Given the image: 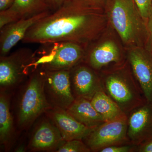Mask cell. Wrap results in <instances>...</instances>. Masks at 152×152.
<instances>
[{"mask_svg": "<svg viewBox=\"0 0 152 152\" xmlns=\"http://www.w3.org/2000/svg\"><path fill=\"white\" fill-rule=\"evenodd\" d=\"M103 90L127 115L147 102L134 76L121 72L106 75L101 80Z\"/></svg>", "mask_w": 152, "mask_h": 152, "instance_id": "obj_3", "label": "cell"}, {"mask_svg": "<svg viewBox=\"0 0 152 152\" xmlns=\"http://www.w3.org/2000/svg\"><path fill=\"white\" fill-rule=\"evenodd\" d=\"M44 70L38 68L21 89L16 109V124L19 130H27L43 114L53 107L44 89Z\"/></svg>", "mask_w": 152, "mask_h": 152, "instance_id": "obj_2", "label": "cell"}, {"mask_svg": "<svg viewBox=\"0 0 152 152\" xmlns=\"http://www.w3.org/2000/svg\"><path fill=\"white\" fill-rule=\"evenodd\" d=\"M94 7L83 0H66L29 29L22 42L48 44L79 42L92 37Z\"/></svg>", "mask_w": 152, "mask_h": 152, "instance_id": "obj_1", "label": "cell"}, {"mask_svg": "<svg viewBox=\"0 0 152 152\" xmlns=\"http://www.w3.org/2000/svg\"><path fill=\"white\" fill-rule=\"evenodd\" d=\"M89 148L83 140H74L66 141L56 152H90Z\"/></svg>", "mask_w": 152, "mask_h": 152, "instance_id": "obj_20", "label": "cell"}, {"mask_svg": "<svg viewBox=\"0 0 152 152\" xmlns=\"http://www.w3.org/2000/svg\"><path fill=\"white\" fill-rule=\"evenodd\" d=\"M83 1H85L90 5L94 7L102 4L105 1V0H83Z\"/></svg>", "mask_w": 152, "mask_h": 152, "instance_id": "obj_26", "label": "cell"}, {"mask_svg": "<svg viewBox=\"0 0 152 152\" xmlns=\"http://www.w3.org/2000/svg\"><path fill=\"white\" fill-rule=\"evenodd\" d=\"M65 142L58 129L46 115L36 125L28 144L27 151L56 152Z\"/></svg>", "mask_w": 152, "mask_h": 152, "instance_id": "obj_9", "label": "cell"}, {"mask_svg": "<svg viewBox=\"0 0 152 152\" xmlns=\"http://www.w3.org/2000/svg\"><path fill=\"white\" fill-rule=\"evenodd\" d=\"M50 10L42 12L29 18L20 19L6 25L0 32V55L4 56L20 41H22L31 27L50 13Z\"/></svg>", "mask_w": 152, "mask_h": 152, "instance_id": "obj_13", "label": "cell"}, {"mask_svg": "<svg viewBox=\"0 0 152 152\" xmlns=\"http://www.w3.org/2000/svg\"><path fill=\"white\" fill-rule=\"evenodd\" d=\"M127 136L135 145L152 138V103L146 102L128 115Z\"/></svg>", "mask_w": 152, "mask_h": 152, "instance_id": "obj_11", "label": "cell"}, {"mask_svg": "<svg viewBox=\"0 0 152 152\" xmlns=\"http://www.w3.org/2000/svg\"><path fill=\"white\" fill-rule=\"evenodd\" d=\"M27 151V146L24 145H20L18 146L15 149V151L17 152H24Z\"/></svg>", "mask_w": 152, "mask_h": 152, "instance_id": "obj_28", "label": "cell"}, {"mask_svg": "<svg viewBox=\"0 0 152 152\" xmlns=\"http://www.w3.org/2000/svg\"><path fill=\"white\" fill-rule=\"evenodd\" d=\"M50 9L56 10L66 0H45Z\"/></svg>", "mask_w": 152, "mask_h": 152, "instance_id": "obj_24", "label": "cell"}, {"mask_svg": "<svg viewBox=\"0 0 152 152\" xmlns=\"http://www.w3.org/2000/svg\"><path fill=\"white\" fill-rule=\"evenodd\" d=\"M50 10L45 0H15L10 8L1 12L5 20L12 23Z\"/></svg>", "mask_w": 152, "mask_h": 152, "instance_id": "obj_16", "label": "cell"}, {"mask_svg": "<svg viewBox=\"0 0 152 152\" xmlns=\"http://www.w3.org/2000/svg\"><path fill=\"white\" fill-rule=\"evenodd\" d=\"M133 74L141 89L147 102L152 103V58L139 49L130 52L129 56Z\"/></svg>", "mask_w": 152, "mask_h": 152, "instance_id": "obj_14", "label": "cell"}, {"mask_svg": "<svg viewBox=\"0 0 152 152\" xmlns=\"http://www.w3.org/2000/svg\"><path fill=\"white\" fill-rule=\"evenodd\" d=\"M87 64L95 70H99L112 63L121 60L119 49L112 41H107L92 49L87 56Z\"/></svg>", "mask_w": 152, "mask_h": 152, "instance_id": "obj_18", "label": "cell"}, {"mask_svg": "<svg viewBox=\"0 0 152 152\" xmlns=\"http://www.w3.org/2000/svg\"><path fill=\"white\" fill-rule=\"evenodd\" d=\"M91 102L95 110L103 118L105 122L127 116L103 90L97 92Z\"/></svg>", "mask_w": 152, "mask_h": 152, "instance_id": "obj_19", "label": "cell"}, {"mask_svg": "<svg viewBox=\"0 0 152 152\" xmlns=\"http://www.w3.org/2000/svg\"><path fill=\"white\" fill-rule=\"evenodd\" d=\"M35 53L23 48L9 56L0 57L1 90L11 91L15 88L38 68Z\"/></svg>", "mask_w": 152, "mask_h": 152, "instance_id": "obj_5", "label": "cell"}, {"mask_svg": "<svg viewBox=\"0 0 152 152\" xmlns=\"http://www.w3.org/2000/svg\"><path fill=\"white\" fill-rule=\"evenodd\" d=\"M66 110L79 122L88 127L96 128L105 122L91 101L85 98H76Z\"/></svg>", "mask_w": 152, "mask_h": 152, "instance_id": "obj_17", "label": "cell"}, {"mask_svg": "<svg viewBox=\"0 0 152 152\" xmlns=\"http://www.w3.org/2000/svg\"><path fill=\"white\" fill-rule=\"evenodd\" d=\"M45 114L58 129L65 141L83 140L96 128L88 127L79 122L64 109L52 107Z\"/></svg>", "mask_w": 152, "mask_h": 152, "instance_id": "obj_12", "label": "cell"}, {"mask_svg": "<svg viewBox=\"0 0 152 152\" xmlns=\"http://www.w3.org/2000/svg\"><path fill=\"white\" fill-rule=\"evenodd\" d=\"M139 13L143 18H148L152 8V0H133Z\"/></svg>", "mask_w": 152, "mask_h": 152, "instance_id": "obj_21", "label": "cell"}, {"mask_svg": "<svg viewBox=\"0 0 152 152\" xmlns=\"http://www.w3.org/2000/svg\"><path fill=\"white\" fill-rule=\"evenodd\" d=\"M88 64L80 63L69 70L72 92L75 99L83 98L91 101L97 92L102 90L101 79Z\"/></svg>", "mask_w": 152, "mask_h": 152, "instance_id": "obj_10", "label": "cell"}, {"mask_svg": "<svg viewBox=\"0 0 152 152\" xmlns=\"http://www.w3.org/2000/svg\"><path fill=\"white\" fill-rule=\"evenodd\" d=\"M109 7L112 25L122 39L134 42L141 26L133 0H110Z\"/></svg>", "mask_w": 152, "mask_h": 152, "instance_id": "obj_6", "label": "cell"}, {"mask_svg": "<svg viewBox=\"0 0 152 152\" xmlns=\"http://www.w3.org/2000/svg\"><path fill=\"white\" fill-rule=\"evenodd\" d=\"M43 70L44 91L47 100L53 107L66 110L75 100L69 70Z\"/></svg>", "mask_w": 152, "mask_h": 152, "instance_id": "obj_8", "label": "cell"}, {"mask_svg": "<svg viewBox=\"0 0 152 152\" xmlns=\"http://www.w3.org/2000/svg\"><path fill=\"white\" fill-rule=\"evenodd\" d=\"M15 120L10 110L8 91L0 92V144L6 151L11 150L15 136Z\"/></svg>", "mask_w": 152, "mask_h": 152, "instance_id": "obj_15", "label": "cell"}, {"mask_svg": "<svg viewBox=\"0 0 152 152\" xmlns=\"http://www.w3.org/2000/svg\"><path fill=\"white\" fill-rule=\"evenodd\" d=\"M36 53L37 65L44 70H70L85 57L84 50L79 43L58 42L42 44Z\"/></svg>", "mask_w": 152, "mask_h": 152, "instance_id": "obj_4", "label": "cell"}, {"mask_svg": "<svg viewBox=\"0 0 152 152\" xmlns=\"http://www.w3.org/2000/svg\"><path fill=\"white\" fill-rule=\"evenodd\" d=\"M127 130L128 116H125L104 122L95 128L83 141L91 151L100 152L111 146L131 144Z\"/></svg>", "mask_w": 152, "mask_h": 152, "instance_id": "obj_7", "label": "cell"}, {"mask_svg": "<svg viewBox=\"0 0 152 152\" xmlns=\"http://www.w3.org/2000/svg\"><path fill=\"white\" fill-rule=\"evenodd\" d=\"M148 28L149 29L150 34H151V38L152 40V8L151 12L149 17L148 18Z\"/></svg>", "mask_w": 152, "mask_h": 152, "instance_id": "obj_27", "label": "cell"}, {"mask_svg": "<svg viewBox=\"0 0 152 152\" xmlns=\"http://www.w3.org/2000/svg\"><path fill=\"white\" fill-rule=\"evenodd\" d=\"M15 0H0V11L5 10L12 5Z\"/></svg>", "mask_w": 152, "mask_h": 152, "instance_id": "obj_25", "label": "cell"}, {"mask_svg": "<svg viewBox=\"0 0 152 152\" xmlns=\"http://www.w3.org/2000/svg\"><path fill=\"white\" fill-rule=\"evenodd\" d=\"M137 145L133 144L111 146L104 148L100 152H135Z\"/></svg>", "mask_w": 152, "mask_h": 152, "instance_id": "obj_22", "label": "cell"}, {"mask_svg": "<svg viewBox=\"0 0 152 152\" xmlns=\"http://www.w3.org/2000/svg\"><path fill=\"white\" fill-rule=\"evenodd\" d=\"M135 152H152V138L137 145Z\"/></svg>", "mask_w": 152, "mask_h": 152, "instance_id": "obj_23", "label": "cell"}]
</instances>
